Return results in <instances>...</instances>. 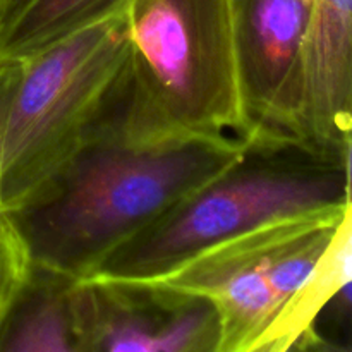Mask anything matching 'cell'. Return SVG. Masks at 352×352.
Segmentation results:
<instances>
[{"instance_id":"6da1fadb","label":"cell","mask_w":352,"mask_h":352,"mask_svg":"<svg viewBox=\"0 0 352 352\" xmlns=\"http://www.w3.org/2000/svg\"><path fill=\"white\" fill-rule=\"evenodd\" d=\"M251 146L192 133L138 89L131 60L78 153L9 215L36 270L79 280L246 158Z\"/></svg>"},{"instance_id":"3957f363","label":"cell","mask_w":352,"mask_h":352,"mask_svg":"<svg viewBox=\"0 0 352 352\" xmlns=\"http://www.w3.org/2000/svg\"><path fill=\"white\" fill-rule=\"evenodd\" d=\"M352 205L351 160L313 148H251L237 167L117 250L93 275L146 277L261 223Z\"/></svg>"},{"instance_id":"5bb4252c","label":"cell","mask_w":352,"mask_h":352,"mask_svg":"<svg viewBox=\"0 0 352 352\" xmlns=\"http://www.w3.org/2000/svg\"><path fill=\"white\" fill-rule=\"evenodd\" d=\"M302 2H306V3H309V6H313V2H315V0H302Z\"/></svg>"},{"instance_id":"52a82bcc","label":"cell","mask_w":352,"mask_h":352,"mask_svg":"<svg viewBox=\"0 0 352 352\" xmlns=\"http://www.w3.org/2000/svg\"><path fill=\"white\" fill-rule=\"evenodd\" d=\"M72 305L79 351H219V316L206 299L86 277L74 280Z\"/></svg>"},{"instance_id":"30bf717a","label":"cell","mask_w":352,"mask_h":352,"mask_svg":"<svg viewBox=\"0 0 352 352\" xmlns=\"http://www.w3.org/2000/svg\"><path fill=\"white\" fill-rule=\"evenodd\" d=\"M131 0H26L0 33V58L24 60Z\"/></svg>"},{"instance_id":"ba28073f","label":"cell","mask_w":352,"mask_h":352,"mask_svg":"<svg viewBox=\"0 0 352 352\" xmlns=\"http://www.w3.org/2000/svg\"><path fill=\"white\" fill-rule=\"evenodd\" d=\"M351 280L352 210L342 217L308 278L278 309L254 352H285L320 342L316 320L336 299L351 305Z\"/></svg>"},{"instance_id":"8992f818","label":"cell","mask_w":352,"mask_h":352,"mask_svg":"<svg viewBox=\"0 0 352 352\" xmlns=\"http://www.w3.org/2000/svg\"><path fill=\"white\" fill-rule=\"evenodd\" d=\"M253 148L309 146L302 127V0H230Z\"/></svg>"},{"instance_id":"8fae6325","label":"cell","mask_w":352,"mask_h":352,"mask_svg":"<svg viewBox=\"0 0 352 352\" xmlns=\"http://www.w3.org/2000/svg\"><path fill=\"white\" fill-rule=\"evenodd\" d=\"M33 275L26 243L9 215H0V330Z\"/></svg>"},{"instance_id":"5b68a950","label":"cell","mask_w":352,"mask_h":352,"mask_svg":"<svg viewBox=\"0 0 352 352\" xmlns=\"http://www.w3.org/2000/svg\"><path fill=\"white\" fill-rule=\"evenodd\" d=\"M342 210L261 223L219 241L160 274L146 277H89L206 299L219 316L220 340L217 352H254L258 340L284 305L270 275L277 251L309 222Z\"/></svg>"},{"instance_id":"7a4b0ae2","label":"cell","mask_w":352,"mask_h":352,"mask_svg":"<svg viewBox=\"0 0 352 352\" xmlns=\"http://www.w3.org/2000/svg\"><path fill=\"white\" fill-rule=\"evenodd\" d=\"M127 7L23 60L0 136V215L33 203L86 141L131 60Z\"/></svg>"},{"instance_id":"7c38bea8","label":"cell","mask_w":352,"mask_h":352,"mask_svg":"<svg viewBox=\"0 0 352 352\" xmlns=\"http://www.w3.org/2000/svg\"><path fill=\"white\" fill-rule=\"evenodd\" d=\"M21 71H23V60L0 58V136H2V126L3 119H6L7 107H9L14 88L19 81Z\"/></svg>"},{"instance_id":"277c9868","label":"cell","mask_w":352,"mask_h":352,"mask_svg":"<svg viewBox=\"0 0 352 352\" xmlns=\"http://www.w3.org/2000/svg\"><path fill=\"white\" fill-rule=\"evenodd\" d=\"M131 74L177 126L253 148L230 0H131Z\"/></svg>"},{"instance_id":"4fadbf2b","label":"cell","mask_w":352,"mask_h":352,"mask_svg":"<svg viewBox=\"0 0 352 352\" xmlns=\"http://www.w3.org/2000/svg\"><path fill=\"white\" fill-rule=\"evenodd\" d=\"M17 0H0V33H2L3 26L7 24L9 17L12 16L14 9H16Z\"/></svg>"},{"instance_id":"9c48e42d","label":"cell","mask_w":352,"mask_h":352,"mask_svg":"<svg viewBox=\"0 0 352 352\" xmlns=\"http://www.w3.org/2000/svg\"><path fill=\"white\" fill-rule=\"evenodd\" d=\"M74 280L33 267L0 330V352H78Z\"/></svg>"}]
</instances>
